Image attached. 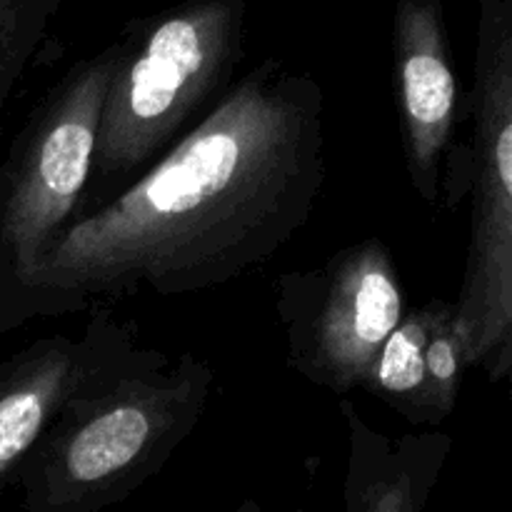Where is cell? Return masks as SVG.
Instances as JSON below:
<instances>
[{"instance_id": "obj_1", "label": "cell", "mask_w": 512, "mask_h": 512, "mask_svg": "<svg viewBox=\"0 0 512 512\" xmlns=\"http://www.w3.org/2000/svg\"><path fill=\"white\" fill-rule=\"evenodd\" d=\"M325 98L308 70L265 58L143 178L65 225L0 303V335L40 318L238 280L313 218Z\"/></svg>"}, {"instance_id": "obj_2", "label": "cell", "mask_w": 512, "mask_h": 512, "mask_svg": "<svg viewBox=\"0 0 512 512\" xmlns=\"http://www.w3.org/2000/svg\"><path fill=\"white\" fill-rule=\"evenodd\" d=\"M80 368L13 480L25 512H100L128 500L193 435L215 373L193 353L143 348L135 320L93 305Z\"/></svg>"}, {"instance_id": "obj_3", "label": "cell", "mask_w": 512, "mask_h": 512, "mask_svg": "<svg viewBox=\"0 0 512 512\" xmlns=\"http://www.w3.org/2000/svg\"><path fill=\"white\" fill-rule=\"evenodd\" d=\"M250 0H185L125 25L70 223L143 178L233 85Z\"/></svg>"}, {"instance_id": "obj_4", "label": "cell", "mask_w": 512, "mask_h": 512, "mask_svg": "<svg viewBox=\"0 0 512 512\" xmlns=\"http://www.w3.org/2000/svg\"><path fill=\"white\" fill-rule=\"evenodd\" d=\"M470 118L473 213L453 305L468 368L498 385L512 368V0H478Z\"/></svg>"}, {"instance_id": "obj_5", "label": "cell", "mask_w": 512, "mask_h": 512, "mask_svg": "<svg viewBox=\"0 0 512 512\" xmlns=\"http://www.w3.org/2000/svg\"><path fill=\"white\" fill-rule=\"evenodd\" d=\"M120 40L78 60L35 105L0 165V303L70 223L93 168Z\"/></svg>"}, {"instance_id": "obj_6", "label": "cell", "mask_w": 512, "mask_h": 512, "mask_svg": "<svg viewBox=\"0 0 512 512\" xmlns=\"http://www.w3.org/2000/svg\"><path fill=\"white\" fill-rule=\"evenodd\" d=\"M275 313L295 373L340 398L365 390L380 348L405 315L393 253L373 235L318 268L283 273L275 283Z\"/></svg>"}, {"instance_id": "obj_7", "label": "cell", "mask_w": 512, "mask_h": 512, "mask_svg": "<svg viewBox=\"0 0 512 512\" xmlns=\"http://www.w3.org/2000/svg\"><path fill=\"white\" fill-rule=\"evenodd\" d=\"M393 70L408 180L425 205L443 198L445 160H458V75L443 0H395Z\"/></svg>"}, {"instance_id": "obj_8", "label": "cell", "mask_w": 512, "mask_h": 512, "mask_svg": "<svg viewBox=\"0 0 512 512\" xmlns=\"http://www.w3.org/2000/svg\"><path fill=\"white\" fill-rule=\"evenodd\" d=\"M348 428L343 512H423L433 495L453 438L445 433L385 435L340 398Z\"/></svg>"}, {"instance_id": "obj_9", "label": "cell", "mask_w": 512, "mask_h": 512, "mask_svg": "<svg viewBox=\"0 0 512 512\" xmlns=\"http://www.w3.org/2000/svg\"><path fill=\"white\" fill-rule=\"evenodd\" d=\"M78 338L48 335L0 363V493L73 388Z\"/></svg>"}, {"instance_id": "obj_10", "label": "cell", "mask_w": 512, "mask_h": 512, "mask_svg": "<svg viewBox=\"0 0 512 512\" xmlns=\"http://www.w3.org/2000/svg\"><path fill=\"white\" fill-rule=\"evenodd\" d=\"M453 300L430 298L403 315L375 360L365 393L375 395L413 425H435L428 398L425 348L448 315Z\"/></svg>"}, {"instance_id": "obj_11", "label": "cell", "mask_w": 512, "mask_h": 512, "mask_svg": "<svg viewBox=\"0 0 512 512\" xmlns=\"http://www.w3.org/2000/svg\"><path fill=\"white\" fill-rule=\"evenodd\" d=\"M63 0H0V113Z\"/></svg>"}, {"instance_id": "obj_12", "label": "cell", "mask_w": 512, "mask_h": 512, "mask_svg": "<svg viewBox=\"0 0 512 512\" xmlns=\"http://www.w3.org/2000/svg\"><path fill=\"white\" fill-rule=\"evenodd\" d=\"M465 370H468V360H465L463 335H460L458 323H455L453 305V313L440 323V328L435 330L433 338L428 340V348H425L428 398L435 425L453 415Z\"/></svg>"}, {"instance_id": "obj_13", "label": "cell", "mask_w": 512, "mask_h": 512, "mask_svg": "<svg viewBox=\"0 0 512 512\" xmlns=\"http://www.w3.org/2000/svg\"><path fill=\"white\" fill-rule=\"evenodd\" d=\"M235 512H263V508H260L258 503H255L253 498H248V500H243V503L238 505V510ZM298 512H303V510H298Z\"/></svg>"}]
</instances>
